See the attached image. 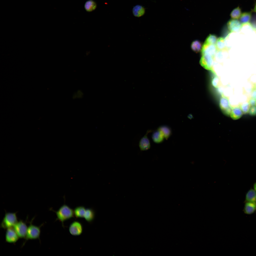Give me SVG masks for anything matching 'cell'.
I'll return each instance as SVG.
<instances>
[{
  "instance_id": "25",
  "label": "cell",
  "mask_w": 256,
  "mask_h": 256,
  "mask_svg": "<svg viewBox=\"0 0 256 256\" xmlns=\"http://www.w3.org/2000/svg\"><path fill=\"white\" fill-rule=\"evenodd\" d=\"M239 105L243 114H246L248 113L250 106L247 101L241 103Z\"/></svg>"
},
{
  "instance_id": "33",
  "label": "cell",
  "mask_w": 256,
  "mask_h": 256,
  "mask_svg": "<svg viewBox=\"0 0 256 256\" xmlns=\"http://www.w3.org/2000/svg\"><path fill=\"white\" fill-rule=\"evenodd\" d=\"M253 187L254 189L256 192V182L254 183L253 185Z\"/></svg>"
},
{
  "instance_id": "18",
  "label": "cell",
  "mask_w": 256,
  "mask_h": 256,
  "mask_svg": "<svg viewBox=\"0 0 256 256\" xmlns=\"http://www.w3.org/2000/svg\"><path fill=\"white\" fill-rule=\"evenodd\" d=\"M86 209L83 206H79L75 207L74 210V215L76 218H83Z\"/></svg>"
},
{
  "instance_id": "35",
  "label": "cell",
  "mask_w": 256,
  "mask_h": 256,
  "mask_svg": "<svg viewBox=\"0 0 256 256\" xmlns=\"http://www.w3.org/2000/svg\"><path fill=\"white\" fill-rule=\"evenodd\" d=\"M253 88L256 90V83L253 85Z\"/></svg>"
},
{
  "instance_id": "11",
  "label": "cell",
  "mask_w": 256,
  "mask_h": 256,
  "mask_svg": "<svg viewBox=\"0 0 256 256\" xmlns=\"http://www.w3.org/2000/svg\"><path fill=\"white\" fill-rule=\"evenodd\" d=\"M217 50L216 48L215 45L204 43L201 50V54H208L214 58Z\"/></svg>"
},
{
  "instance_id": "1",
  "label": "cell",
  "mask_w": 256,
  "mask_h": 256,
  "mask_svg": "<svg viewBox=\"0 0 256 256\" xmlns=\"http://www.w3.org/2000/svg\"><path fill=\"white\" fill-rule=\"evenodd\" d=\"M57 217V220L61 222L63 226L64 222L73 217V210L68 205L64 204L56 211H55Z\"/></svg>"
},
{
  "instance_id": "3",
  "label": "cell",
  "mask_w": 256,
  "mask_h": 256,
  "mask_svg": "<svg viewBox=\"0 0 256 256\" xmlns=\"http://www.w3.org/2000/svg\"><path fill=\"white\" fill-rule=\"evenodd\" d=\"M40 233V227L34 225L31 222L27 227L25 239L26 240L39 239Z\"/></svg>"
},
{
  "instance_id": "27",
  "label": "cell",
  "mask_w": 256,
  "mask_h": 256,
  "mask_svg": "<svg viewBox=\"0 0 256 256\" xmlns=\"http://www.w3.org/2000/svg\"><path fill=\"white\" fill-rule=\"evenodd\" d=\"M216 52L214 57L217 61H223L225 58V51L226 50H217Z\"/></svg>"
},
{
  "instance_id": "23",
  "label": "cell",
  "mask_w": 256,
  "mask_h": 256,
  "mask_svg": "<svg viewBox=\"0 0 256 256\" xmlns=\"http://www.w3.org/2000/svg\"><path fill=\"white\" fill-rule=\"evenodd\" d=\"M191 47L193 51L196 53H197L201 50L202 47V44L198 40H195L192 42Z\"/></svg>"
},
{
  "instance_id": "13",
  "label": "cell",
  "mask_w": 256,
  "mask_h": 256,
  "mask_svg": "<svg viewBox=\"0 0 256 256\" xmlns=\"http://www.w3.org/2000/svg\"><path fill=\"white\" fill-rule=\"evenodd\" d=\"M243 113L239 105L233 107L230 115L233 120L239 119L242 116Z\"/></svg>"
},
{
  "instance_id": "32",
  "label": "cell",
  "mask_w": 256,
  "mask_h": 256,
  "mask_svg": "<svg viewBox=\"0 0 256 256\" xmlns=\"http://www.w3.org/2000/svg\"><path fill=\"white\" fill-rule=\"evenodd\" d=\"M251 97L256 100V90L254 89L252 91L250 96Z\"/></svg>"
},
{
  "instance_id": "7",
  "label": "cell",
  "mask_w": 256,
  "mask_h": 256,
  "mask_svg": "<svg viewBox=\"0 0 256 256\" xmlns=\"http://www.w3.org/2000/svg\"><path fill=\"white\" fill-rule=\"evenodd\" d=\"M220 106L224 114L228 116L230 115L233 107L230 105L229 100L227 97L222 96L221 98Z\"/></svg>"
},
{
  "instance_id": "29",
  "label": "cell",
  "mask_w": 256,
  "mask_h": 256,
  "mask_svg": "<svg viewBox=\"0 0 256 256\" xmlns=\"http://www.w3.org/2000/svg\"><path fill=\"white\" fill-rule=\"evenodd\" d=\"M249 115L251 116H256V106H252L249 109Z\"/></svg>"
},
{
  "instance_id": "14",
  "label": "cell",
  "mask_w": 256,
  "mask_h": 256,
  "mask_svg": "<svg viewBox=\"0 0 256 256\" xmlns=\"http://www.w3.org/2000/svg\"><path fill=\"white\" fill-rule=\"evenodd\" d=\"M152 138L153 142L156 143H160L162 142L165 138L162 132L158 129L152 133Z\"/></svg>"
},
{
  "instance_id": "9",
  "label": "cell",
  "mask_w": 256,
  "mask_h": 256,
  "mask_svg": "<svg viewBox=\"0 0 256 256\" xmlns=\"http://www.w3.org/2000/svg\"><path fill=\"white\" fill-rule=\"evenodd\" d=\"M227 26L229 30L232 32H239L242 27V25L240 21L234 19L229 20L228 22Z\"/></svg>"
},
{
  "instance_id": "10",
  "label": "cell",
  "mask_w": 256,
  "mask_h": 256,
  "mask_svg": "<svg viewBox=\"0 0 256 256\" xmlns=\"http://www.w3.org/2000/svg\"><path fill=\"white\" fill-rule=\"evenodd\" d=\"M151 131L150 130H148L146 133L140 140L139 143V146L141 151H146L150 148L151 144L147 135Z\"/></svg>"
},
{
  "instance_id": "12",
  "label": "cell",
  "mask_w": 256,
  "mask_h": 256,
  "mask_svg": "<svg viewBox=\"0 0 256 256\" xmlns=\"http://www.w3.org/2000/svg\"><path fill=\"white\" fill-rule=\"evenodd\" d=\"M245 202L243 210L245 214L251 215L256 211V205L255 203L249 202Z\"/></svg>"
},
{
  "instance_id": "28",
  "label": "cell",
  "mask_w": 256,
  "mask_h": 256,
  "mask_svg": "<svg viewBox=\"0 0 256 256\" xmlns=\"http://www.w3.org/2000/svg\"><path fill=\"white\" fill-rule=\"evenodd\" d=\"M247 101L249 103L250 106H256V100L255 99L249 97H248Z\"/></svg>"
},
{
  "instance_id": "26",
  "label": "cell",
  "mask_w": 256,
  "mask_h": 256,
  "mask_svg": "<svg viewBox=\"0 0 256 256\" xmlns=\"http://www.w3.org/2000/svg\"><path fill=\"white\" fill-rule=\"evenodd\" d=\"M217 40V37L215 35L210 34L207 37L204 43L208 44L215 45Z\"/></svg>"
},
{
  "instance_id": "22",
  "label": "cell",
  "mask_w": 256,
  "mask_h": 256,
  "mask_svg": "<svg viewBox=\"0 0 256 256\" xmlns=\"http://www.w3.org/2000/svg\"><path fill=\"white\" fill-rule=\"evenodd\" d=\"M216 47L217 50H226L225 40L223 37H220L217 39L216 43Z\"/></svg>"
},
{
  "instance_id": "5",
  "label": "cell",
  "mask_w": 256,
  "mask_h": 256,
  "mask_svg": "<svg viewBox=\"0 0 256 256\" xmlns=\"http://www.w3.org/2000/svg\"><path fill=\"white\" fill-rule=\"evenodd\" d=\"M201 55L202 56L200 61L201 65L206 70L212 69L214 58L208 54H203Z\"/></svg>"
},
{
  "instance_id": "17",
  "label": "cell",
  "mask_w": 256,
  "mask_h": 256,
  "mask_svg": "<svg viewBox=\"0 0 256 256\" xmlns=\"http://www.w3.org/2000/svg\"><path fill=\"white\" fill-rule=\"evenodd\" d=\"M158 129L160 130L163 134L165 138L167 140L170 136L172 134L171 128L166 125L160 126Z\"/></svg>"
},
{
  "instance_id": "30",
  "label": "cell",
  "mask_w": 256,
  "mask_h": 256,
  "mask_svg": "<svg viewBox=\"0 0 256 256\" xmlns=\"http://www.w3.org/2000/svg\"><path fill=\"white\" fill-rule=\"evenodd\" d=\"M248 81L254 84L256 83V75H252L248 79Z\"/></svg>"
},
{
  "instance_id": "34",
  "label": "cell",
  "mask_w": 256,
  "mask_h": 256,
  "mask_svg": "<svg viewBox=\"0 0 256 256\" xmlns=\"http://www.w3.org/2000/svg\"><path fill=\"white\" fill-rule=\"evenodd\" d=\"M253 10L256 13V2L255 4Z\"/></svg>"
},
{
  "instance_id": "19",
  "label": "cell",
  "mask_w": 256,
  "mask_h": 256,
  "mask_svg": "<svg viewBox=\"0 0 256 256\" xmlns=\"http://www.w3.org/2000/svg\"><path fill=\"white\" fill-rule=\"evenodd\" d=\"M95 216L94 210L91 208L86 209L84 218L88 222L91 223L94 220Z\"/></svg>"
},
{
  "instance_id": "4",
  "label": "cell",
  "mask_w": 256,
  "mask_h": 256,
  "mask_svg": "<svg viewBox=\"0 0 256 256\" xmlns=\"http://www.w3.org/2000/svg\"><path fill=\"white\" fill-rule=\"evenodd\" d=\"M27 227L25 222L20 220L18 221L13 228L19 238H25Z\"/></svg>"
},
{
  "instance_id": "36",
  "label": "cell",
  "mask_w": 256,
  "mask_h": 256,
  "mask_svg": "<svg viewBox=\"0 0 256 256\" xmlns=\"http://www.w3.org/2000/svg\"><path fill=\"white\" fill-rule=\"evenodd\" d=\"M255 203L256 204V200H255Z\"/></svg>"
},
{
  "instance_id": "21",
  "label": "cell",
  "mask_w": 256,
  "mask_h": 256,
  "mask_svg": "<svg viewBox=\"0 0 256 256\" xmlns=\"http://www.w3.org/2000/svg\"><path fill=\"white\" fill-rule=\"evenodd\" d=\"M251 13L250 12L243 13L239 18L240 22L242 24L249 23L251 19Z\"/></svg>"
},
{
  "instance_id": "24",
  "label": "cell",
  "mask_w": 256,
  "mask_h": 256,
  "mask_svg": "<svg viewBox=\"0 0 256 256\" xmlns=\"http://www.w3.org/2000/svg\"><path fill=\"white\" fill-rule=\"evenodd\" d=\"M242 14L241 9L238 6L232 11L230 16L232 19H237L240 18Z\"/></svg>"
},
{
  "instance_id": "20",
  "label": "cell",
  "mask_w": 256,
  "mask_h": 256,
  "mask_svg": "<svg viewBox=\"0 0 256 256\" xmlns=\"http://www.w3.org/2000/svg\"><path fill=\"white\" fill-rule=\"evenodd\" d=\"M97 4L93 0H88L85 2L84 7L86 10L87 12H92L96 9Z\"/></svg>"
},
{
  "instance_id": "16",
  "label": "cell",
  "mask_w": 256,
  "mask_h": 256,
  "mask_svg": "<svg viewBox=\"0 0 256 256\" xmlns=\"http://www.w3.org/2000/svg\"><path fill=\"white\" fill-rule=\"evenodd\" d=\"M132 12L134 16L139 17L144 14L145 12V9L142 6L137 5L133 7L132 9Z\"/></svg>"
},
{
  "instance_id": "31",
  "label": "cell",
  "mask_w": 256,
  "mask_h": 256,
  "mask_svg": "<svg viewBox=\"0 0 256 256\" xmlns=\"http://www.w3.org/2000/svg\"><path fill=\"white\" fill-rule=\"evenodd\" d=\"M218 79L217 78H214L212 81V83L213 85L215 87H217V85L218 82Z\"/></svg>"
},
{
  "instance_id": "15",
  "label": "cell",
  "mask_w": 256,
  "mask_h": 256,
  "mask_svg": "<svg viewBox=\"0 0 256 256\" xmlns=\"http://www.w3.org/2000/svg\"><path fill=\"white\" fill-rule=\"evenodd\" d=\"M256 199V192L254 189H251L248 190L246 194L245 202L255 203Z\"/></svg>"
},
{
  "instance_id": "8",
  "label": "cell",
  "mask_w": 256,
  "mask_h": 256,
  "mask_svg": "<svg viewBox=\"0 0 256 256\" xmlns=\"http://www.w3.org/2000/svg\"><path fill=\"white\" fill-rule=\"evenodd\" d=\"M6 229L5 235L6 241L9 243H14L18 240L19 237L13 227Z\"/></svg>"
},
{
  "instance_id": "6",
  "label": "cell",
  "mask_w": 256,
  "mask_h": 256,
  "mask_svg": "<svg viewBox=\"0 0 256 256\" xmlns=\"http://www.w3.org/2000/svg\"><path fill=\"white\" fill-rule=\"evenodd\" d=\"M83 230L82 224L79 222L77 221L72 222L69 228V231L70 234L75 236L80 235L82 233Z\"/></svg>"
},
{
  "instance_id": "2",
  "label": "cell",
  "mask_w": 256,
  "mask_h": 256,
  "mask_svg": "<svg viewBox=\"0 0 256 256\" xmlns=\"http://www.w3.org/2000/svg\"><path fill=\"white\" fill-rule=\"evenodd\" d=\"M18 221L16 213L6 212L1 223L0 227L6 229L12 228Z\"/></svg>"
}]
</instances>
